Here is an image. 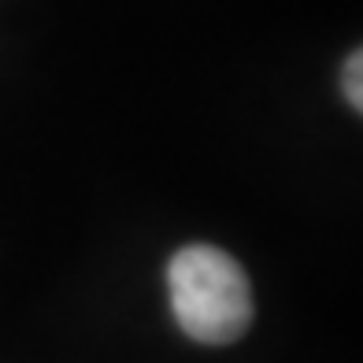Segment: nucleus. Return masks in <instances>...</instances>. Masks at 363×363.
<instances>
[{"label": "nucleus", "mask_w": 363, "mask_h": 363, "mask_svg": "<svg viewBox=\"0 0 363 363\" xmlns=\"http://www.w3.org/2000/svg\"><path fill=\"white\" fill-rule=\"evenodd\" d=\"M359 67H363V56L352 52L349 63H345V96H349L352 108H363V89H359Z\"/></svg>", "instance_id": "f03ea898"}, {"label": "nucleus", "mask_w": 363, "mask_h": 363, "mask_svg": "<svg viewBox=\"0 0 363 363\" xmlns=\"http://www.w3.org/2000/svg\"><path fill=\"white\" fill-rule=\"evenodd\" d=\"M171 311L201 345H230L252 323V286L234 256L211 245H189L167 263Z\"/></svg>", "instance_id": "f257e3e1"}]
</instances>
